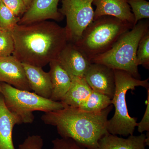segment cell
I'll use <instances>...</instances> for the list:
<instances>
[{
  "label": "cell",
  "mask_w": 149,
  "mask_h": 149,
  "mask_svg": "<svg viewBox=\"0 0 149 149\" xmlns=\"http://www.w3.org/2000/svg\"><path fill=\"white\" fill-rule=\"evenodd\" d=\"M11 32L14 43L13 56L22 63L40 67L56 60L69 42L65 27L54 22L17 24Z\"/></svg>",
  "instance_id": "6da1fadb"
},
{
  "label": "cell",
  "mask_w": 149,
  "mask_h": 149,
  "mask_svg": "<svg viewBox=\"0 0 149 149\" xmlns=\"http://www.w3.org/2000/svg\"><path fill=\"white\" fill-rule=\"evenodd\" d=\"M112 105L100 112L90 113L64 104L63 109L45 113L43 122L54 126L61 138H69L86 149H97L100 140L109 133L108 117Z\"/></svg>",
  "instance_id": "7a4b0ae2"
},
{
  "label": "cell",
  "mask_w": 149,
  "mask_h": 149,
  "mask_svg": "<svg viewBox=\"0 0 149 149\" xmlns=\"http://www.w3.org/2000/svg\"><path fill=\"white\" fill-rule=\"evenodd\" d=\"M133 27V24L114 17L101 16L93 20L73 44L91 61L110 49L119 38Z\"/></svg>",
  "instance_id": "3957f363"
},
{
  "label": "cell",
  "mask_w": 149,
  "mask_h": 149,
  "mask_svg": "<svg viewBox=\"0 0 149 149\" xmlns=\"http://www.w3.org/2000/svg\"><path fill=\"white\" fill-rule=\"evenodd\" d=\"M149 31V19L140 20L123 34L110 49L92 59L91 63H100L113 70H123L141 79L136 52L140 40Z\"/></svg>",
  "instance_id": "277c9868"
},
{
  "label": "cell",
  "mask_w": 149,
  "mask_h": 149,
  "mask_svg": "<svg viewBox=\"0 0 149 149\" xmlns=\"http://www.w3.org/2000/svg\"><path fill=\"white\" fill-rule=\"evenodd\" d=\"M115 90L111 99L115 108L114 114L108 120L107 129L110 134L128 137L133 135L138 125L137 118L131 117L128 113L126 95L129 90H135L137 87L149 88V78L145 80L136 79L123 70H114Z\"/></svg>",
  "instance_id": "5b68a950"
},
{
  "label": "cell",
  "mask_w": 149,
  "mask_h": 149,
  "mask_svg": "<svg viewBox=\"0 0 149 149\" xmlns=\"http://www.w3.org/2000/svg\"><path fill=\"white\" fill-rule=\"evenodd\" d=\"M0 93L6 106L20 119L22 124L33 122L34 111L48 112L62 109L64 107L61 102L54 101L35 93L19 90L2 82H0Z\"/></svg>",
  "instance_id": "8992f818"
},
{
  "label": "cell",
  "mask_w": 149,
  "mask_h": 149,
  "mask_svg": "<svg viewBox=\"0 0 149 149\" xmlns=\"http://www.w3.org/2000/svg\"><path fill=\"white\" fill-rule=\"evenodd\" d=\"M93 0H62L59 12L66 18L65 27L69 42L74 43L93 21Z\"/></svg>",
  "instance_id": "52a82bcc"
},
{
  "label": "cell",
  "mask_w": 149,
  "mask_h": 149,
  "mask_svg": "<svg viewBox=\"0 0 149 149\" xmlns=\"http://www.w3.org/2000/svg\"><path fill=\"white\" fill-rule=\"evenodd\" d=\"M84 77L93 91L112 98L115 90L114 70L104 64L91 63Z\"/></svg>",
  "instance_id": "ba28073f"
},
{
  "label": "cell",
  "mask_w": 149,
  "mask_h": 149,
  "mask_svg": "<svg viewBox=\"0 0 149 149\" xmlns=\"http://www.w3.org/2000/svg\"><path fill=\"white\" fill-rule=\"evenodd\" d=\"M61 1L62 0H33L18 24H29L49 19L61 21L64 16L58 8Z\"/></svg>",
  "instance_id": "9c48e42d"
},
{
  "label": "cell",
  "mask_w": 149,
  "mask_h": 149,
  "mask_svg": "<svg viewBox=\"0 0 149 149\" xmlns=\"http://www.w3.org/2000/svg\"><path fill=\"white\" fill-rule=\"evenodd\" d=\"M70 76L84 77L91 61L73 43L68 42L57 59Z\"/></svg>",
  "instance_id": "30bf717a"
},
{
  "label": "cell",
  "mask_w": 149,
  "mask_h": 149,
  "mask_svg": "<svg viewBox=\"0 0 149 149\" xmlns=\"http://www.w3.org/2000/svg\"><path fill=\"white\" fill-rule=\"evenodd\" d=\"M0 82L19 90L31 91L22 63L13 56L0 57Z\"/></svg>",
  "instance_id": "8fae6325"
},
{
  "label": "cell",
  "mask_w": 149,
  "mask_h": 149,
  "mask_svg": "<svg viewBox=\"0 0 149 149\" xmlns=\"http://www.w3.org/2000/svg\"><path fill=\"white\" fill-rule=\"evenodd\" d=\"M96 6L93 20L104 15L134 24V17L127 0H93Z\"/></svg>",
  "instance_id": "7c38bea8"
},
{
  "label": "cell",
  "mask_w": 149,
  "mask_h": 149,
  "mask_svg": "<svg viewBox=\"0 0 149 149\" xmlns=\"http://www.w3.org/2000/svg\"><path fill=\"white\" fill-rule=\"evenodd\" d=\"M22 63L31 91L41 97L50 99L52 85L49 72L40 67Z\"/></svg>",
  "instance_id": "4fadbf2b"
},
{
  "label": "cell",
  "mask_w": 149,
  "mask_h": 149,
  "mask_svg": "<svg viewBox=\"0 0 149 149\" xmlns=\"http://www.w3.org/2000/svg\"><path fill=\"white\" fill-rule=\"evenodd\" d=\"M49 72L52 85L50 100L61 102L71 85L72 79L69 74L60 64L57 60L49 63Z\"/></svg>",
  "instance_id": "5bb4252c"
},
{
  "label": "cell",
  "mask_w": 149,
  "mask_h": 149,
  "mask_svg": "<svg viewBox=\"0 0 149 149\" xmlns=\"http://www.w3.org/2000/svg\"><path fill=\"white\" fill-rule=\"evenodd\" d=\"M20 119L10 111L0 93V149H15L13 141V130Z\"/></svg>",
  "instance_id": "9a60e30c"
},
{
  "label": "cell",
  "mask_w": 149,
  "mask_h": 149,
  "mask_svg": "<svg viewBox=\"0 0 149 149\" xmlns=\"http://www.w3.org/2000/svg\"><path fill=\"white\" fill-rule=\"evenodd\" d=\"M146 136L143 133L126 139L109 133L100 140L97 149H146Z\"/></svg>",
  "instance_id": "2e32d148"
},
{
  "label": "cell",
  "mask_w": 149,
  "mask_h": 149,
  "mask_svg": "<svg viewBox=\"0 0 149 149\" xmlns=\"http://www.w3.org/2000/svg\"><path fill=\"white\" fill-rule=\"evenodd\" d=\"M70 77L71 85L61 102L68 106L78 108L86 101L93 90L84 77Z\"/></svg>",
  "instance_id": "e0dca14e"
},
{
  "label": "cell",
  "mask_w": 149,
  "mask_h": 149,
  "mask_svg": "<svg viewBox=\"0 0 149 149\" xmlns=\"http://www.w3.org/2000/svg\"><path fill=\"white\" fill-rule=\"evenodd\" d=\"M111 99L104 94L92 91L86 101L78 108L90 113L100 112L111 105Z\"/></svg>",
  "instance_id": "ac0fdd59"
},
{
  "label": "cell",
  "mask_w": 149,
  "mask_h": 149,
  "mask_svg": "<svg viewBox=\"0 0 149 149\" xmlns=\"http://www.w3.org/2000/svg\"><path fill=\"white\" fill-rule=\"evenodd\" d=\"M1 1L0 4V28L3 31H11L20 20Z\"/></svg>",
  "instance_id": "d6986e66"
},
{
  "label": "cell",
  "mask_w": 149,
  "mask_h": 149,
  "mask_svg": "<svg viewBox=\"0 0 149 149\" xmlns=\"http://www.w3.org/2000/svg\"><path fill=\"white\" fill-rule=\"evenodd\" d=\"M134 17L133 26L142 19L149 18V2L147 0H127Z\"/></svg>",
  "instance_id": "ffe728a7"
},
{
  "label": "cell",
  "mask_w": 149,
  "mask_h": 149,
  "mask_svg": "<svg viewBox=\"0 0 149 149\" xmlns=\"http://www.w3.org/2000/svg\"><path fill=\"white\" fill-rule=\"evenodd\" d=\"M136 60L139 66L142 65L147 69H149V31L139 42L136 52Z\"/></svg>",
  "instance_id": "44dd1931"
},
{
  "label": "cell",
  "mask_w": 149,
  "mask_h": 149,
  "mask_svg": "<svg viewBox=\"0 0 149 149\" xmlns=\"http://www.w3.org/2000/svg\"><path fill=\"white\" fill-rule=\"evenodd\" d=\"M14 50V43L11 32L3 30L0 33V57L11 56Z\"/></svg>",
  "instance_id": "7402d4cb"
},
{
  "label": "cell",
  "mask_w": 149,
  "mask_h": 149,
  "mask_svg": "<svg viewBox=\"0 0 149 149\" xmlns=\"http://www.w3.org/2000/svg\"><path fill=\"white\" fill-rule=\"evenodd\" d=\"M52 149H86L69 138H56L52 141Z\"/></svg>",
  "instance_id": "603a6c76"
},
{
  "label": "cell",
  "mask_w": 149,
  "mask_h": 149,
  "mask_svg": "<svg viewBox=\"0 0 149 149\" xmlns=\"http://www.w3.org/2000/svg\"><path fill=\"white\" fill-rule=\"evenodd\" d=\"M44 141L42 136L38 135L29 136L19 144L17 149H43Z\"/></svg>",
  "instance_id": "cb8c5ba5"
},
{
  "label": "cell",
  "mask_w": 149,
  "mask_h": 149,
  "mask_svg": "<svg viewBox=\"0 0 149 149\" xmlns=\"http://www.w3.org/2000/svg\"><path fill=\"white\" fill-rule=\"evenodd\" d=\"M1 1L17 16L20 18L27 10L23 0H1Z\"/></svg>",
  "instance_id": "d4e9b609"
},
{
  "label": "cell",
  "mask_w": 149,
  "mask_h": 149,
  "mask_svg": "<svg viewBox=\"0 0 149 149\" xmlns=\"http://www.w3.org/2000/svg\"><path fill=\"white\" fill-rule=\"evenodd\" d=\"M146 108L142 120L138 123V131L143 133L144 131H149V88L147 89Z\"/></svg>",
  "instance_id": "484cf974"
},
{
  "label": "cell",
  "mask_w": 149,
  "mask_h": 149,
  "mask_svg": "<svg viewBox=\"0 0 149 149\" xmlns=\"http://www.w3.org/2000/svg\"><path fill=\"white\" fill-rule=\"evenodd\" d=\"M23 2H24V4L27 7V9L29 7V6L31 4L33 0H23Z\"/></svg>",
  "instance_id": "4316f807"
},
{
  "label": "cell",
  "mask_w": 149,
  "mask_h": 149,
  "mask_svg": "<svg viewBox=\"0 0 149 149\" xmlns=\"http://www.w3.org/2000/svg\"><path fill=\"white\" fill-rule=\"evenodd\" d=\"M3 31V30H2V29H1V28H0V33H1V32H2Z\"/></svg>",
  "instance_id": "83f0119b"
},
{
  "label": "cell",
  "mask_w": 149,
  "mask_h": 149,
  "mask_svg": "<svg viewBox=\"0 0 149 149\" xmlns=\"http://www.w3.org/2000/svg\"><path fill=\"white\" fill-rule=\"evenodd\" d=\"M1 0H0V4H1Z\"/></svg>",
  "instance_id": "f1b7e54d"
}]
</instances>
